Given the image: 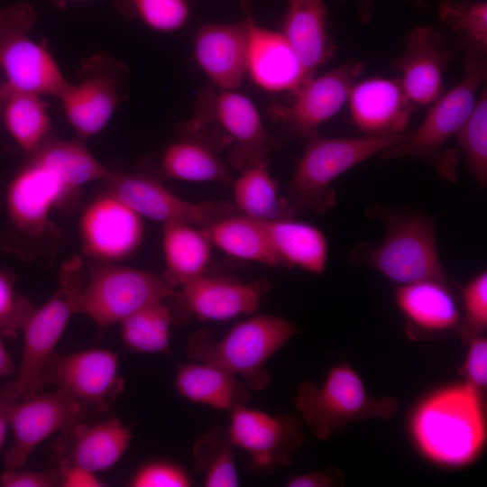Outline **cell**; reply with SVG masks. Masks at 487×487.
<instances>
[{"label": "cell", "mask_w": 487, "mask_h": 487, "mask_svg": "<svg viewBox=\"0 0 487 487\" xmlns=\"http://www.w3.org/2000/svg\"><path fill=\"white\" fill-rule=\"evenodd\" d=\"M407 432L427 463L452 470L472 465L487 442L483 392L464 380L426 392L409 412Z\"/></svg>", "instance_id": "1"}, {"label": "cell", "mask_w": 487, "mask_h": 487, "mask_svg": "<svg viewBox=\"0 0 487 487\" xmlns=\"http://www.w3.org/2000/svg\"><path fill=\"white\" fill-rule=\"evenodd\" d=\"M369 216L383 222L384 238L375 246L359 244L352 251L353 264L373 268L400 285L423 280L449 281L440 260L435 220L409 209L373 206Z\"/></svg>", "instance_id": "2"}, {"label": "cell", "mask_w": 487, "mask_h": 487, "mask_svg": "<svg viewBox=\"0 0 487 487\" xmlns=\"http://www.w3.org/2000/svg\"><path fill=\"white\" fill-rule=\"evenodd\" d=\"M181 136L197 138L225 151L229 165L240 170L267 160L277 145L254 103L236 89L207 87L198 93L190 118L179 126Z\"/></svg>", "instance_id": "3"}, {"label": "cell", "mask_w": 487, "mask_h": 487, "mask_svg": "<svg viewBox=\"0 0 487 487\" xmlns=\"http://www.w3.org/2000/svg\"><path fill=\"white\" fill-rule=\"evenodd\" d=\"M299 329L289 320L273 315L259 314L235 324L218 341L207 330H198L188 339L189 359L224 369L241 379L249 390L261 391L271 378L266 363Z\"/></svg>", "instance_id": "4"}, {"label": "cell", "mask_w": 487, "mask_h": 487, "mask_svg": "<svg viewBox=\"0 0 487 487\" xmlns=\"http://www.w3.org/2000/svg\"><path fill=\"white\" fill-rule=\"evenodd\" d=\"M464 76L433 103L419 126L399 143L379 155L384 160L421 159L447 179H455L454 161L446 159L443 150L471 114L478 91L486 83V50L464 41Z\"/></svg>", "instance_id": "5"}, {"label": "cell", "mask_w": 487, "mask_h": 487, "mask_svg": "<svg viewBox=\"0 0 487 487\" xmlns=\"http://www.w3.org/2000/svg\"><path fill=\"white\" fill-rule=\"evenodd\" d=\"M407 133L388 136L362 135L306 140V145L289 182L286 198L295 210L318 215L336 202L333 182L353 167L401 142Z\"/></svg>", "instance_id": "6"}, {"label": "cell", "mask_w": 487, "mask_h": 487, "mask_svg": "<svg viewBox=\"0 0 487 487\" xmlns=\"http://www.w3.org/2000/svg\"><path fill=\"white\" fill-rule=\"evenodd\" d=\"M87 277L83 261L76 255L64 262L59 272V288L40 308H34L22 332L23 347L14 378L3 387L12 400L32 397L43 386L42 372L53 356L70 317L78 313L82 286Z\"/></svg>", "instance_id": "7"}, {"label": "cell", "mask_w": 487, "mask_h": 487, "mask_svg": "<svg viewBox=\"0 0 487 487\" xmlns=\"http://www.w3.org/2000/svg\"><path fill=\"white\" fill-rule=\"evenodd\" d=\"M295 407L316 437L326 440L353 422L387 419L398 410L392 397L372 396L359 373L346 363L332 366L321 386L303 381Z\"/></svg>", "instance_id": "8"}, {"label": "cell", "mask_w": 487, "mask_h": 487, "mask_svg": "<svg viewBox=\"0 0 487 487\" xmlns=\"http://www.w3.org/2000/svg\"><path fill=\"white\" fill-rule=\"evenodd\" d=\"M37 19L27 2L0 7V70L5 86L58 98L69 81L45 42L32 31Z\"/></svg>", "instance_id": "9"}, {"label": "cell", "mask_w": 487, "mask_h": 487, "mask_svg": "<svg viewBox=\"0 0 487 487\" xmlns=\"http://www.w3.org/2000/svg\"><path fill=\"white\" fill-rule=\"evenodd\" d=\"M174 289L164 274L97 262L87 271L78 313L106 328L148 304L168 299Z\"/></svg>", "instance_id": "10"}, {"label": "cell", "mask_w": 487, "mask_h": 487, "mask_svg": "<svg viewBox=\"0 0 487 487\" xmlns=\"http://www.w3.org/2000/svg\"><path fill=\"white\" fill-rule=\"evenodd\" d=\"M126 68L113 57L98 53L85 60L78 79L68 83L58 99L79 140L100 133L124 97Z\"/></svg>", "instance_id": "11"}, {"label": "cell", "mask_w": 487, "mask_h": 487, "mask_svg": "<svg viewBox=\"0 0 487 487\" xmlns=\"http://www.w3.org/2000/svg\"><path fill=\"white\" fill-rule=\"evenodd\" d=\"M41 381L68 394L87 416L106 412L124 389L118 357L106 349L53 354L42 372Z\"/></svg>", "instance_id": "12"}, {"label": "cell", "mask_w": 487, "mask_h": 487, "mask_svg": "<svg viewBox=\"0 0 487 487\" xmlns=\"http://www.w3.org/2000/svg\"><path fill=\"white\" fill-rule=\"evenodd\" d=\"M229 415L231 440L234 447L247 454L249 472L271 474L291 464L303 442L300 424L294 416L270 415L244 405Z\"/></svg>", "instance_id": "13"}, {"label": "cell", "mask_w": 487, "mask_h": 487, "mask_svg": "<svg viewBox=\"0 0 487 487\" xmlns=\"http://www.w3.org/2000/svg\"><path fill=\"white\" fill-rule=\"evenodd\" d=\"M104 179L106 191L142 218L162 225L185 223L206 226L223 216L238 213L230 204L184 199L159 180L144 174L107 171Z\"/></svg>", "instance_id": "14"}, {"label": "cell", "mask_w": 487, "mask_h": 487, "mask_svg": "<svg viewBox=\"0 0 487 487\" xmlns=\"http://www.w3.org/2000/svg\"><path fill=\"white\" fill-rule=\"evenodd\" d=\"M363 70V62L351 61L315 75L290 93L287 104L271 107L270 115L289 134L306 141L342 109Z\"/></svg>", "instance_id": "15"}, {"label": "cell", "mask_w": 487, "mask_h": 487, "mask_svg": "<svg viewBox=\"0 0 487 487\" xmlns=\"http://www.w3.org/2000/svg\"><path fill=\"white\" fill-rule=\"evenodd\" d=\"M270 289L264 281L244 282L205 273L173 292L170 305L173 323L198 320L225 321L253 313Z\"/></svg>", "instance_id": "16"}, {"label": "cell", "mask_w": 487, "mask_h": 487, "mask_svg": "<svg viewBox=\"0 0 487 487\" xmlns=\"http://www.w3.org/2000/svg\"><path fill=\"white\" fill-rule=\"evenodd\" d=\"M86 417L83 408L58 389L14 400L10 414L14 437L5 454V467L23 468L31 454L47 437L63 432Z\"/></svg>", "instance_id": "17"}, {"label": "cell", "mask_w": 487, "mask_h": 487, "mask_svg": "<svg viewBox=\"0 0 487 487\" xmlns=\"http://www.w3.org/2000/svg\"><path fill=\"white\" fill-rule=\"evenodd\" d=\"M79 232L82 252L101 262H115L132 256L144 238L142 217L106 191L84 209Z\"/></svg>", "instance_id": "18"}, {"label": "cell", "mask_w": 487, "mask_h": 487, "mask_svg": "<svg viewBox=\"0 0 487 487\" xmlns=\"http://www.w3.org/2000/svg\"><path fill=\"white\" fill-rule=\"evenodd\" d=\"M454 54L446 37L434 27L417 26L407 33L392 66L414 105H430L442 94L444 75Z\"/></svg>", "instance_id": "19"}, {"label": "cell", "mask_w": 487, "mask_h": 487, "mask_svg": "<svg viewBox=\"0 0 487 487\" xmlns=\"http://www.w3.org/2000/svg\"><path fill=\"white\" fill-rule=\"evenodd\" d=\"M78 190L69 188L48 168L30 156L10 180L5 204L12 225L27 236H39L51 209L62 207Z\"/></svg>", "instance_id": "20"}, {"label": "cell", "mask_w": 487, "mask_h": 487, "mask_svg": "<svg viewBox=\"0 0 487 487\" xmlns=\"http://www.w3.org/2000/svg\"><path fill=\"white\" fill-rule=\"evenodd\" d=\"M133 435L123 422L111 417L75 423L53 444L58 466L78 465L94 473L113 467L129 448Z\"/></svg>", "instance_id": "21"}, {"label": "cell", "mask_w": 487, "mask_h": 487, "mask_svg": "<svg viewBox=\"0 0 487 487\" xmlns=\"http://www.w3.org/2000/svg\"><path fill=\"white\" fill-rule=\"evenodd\" d=\"M243 6L248 30L246 75L265 91L294 92L308 80L296 53L280 31L260 25Z\"/></svg>", "instance_id": "22"}, {"label": "cell", "mask_w": 487, "mask_h": 487, "mask_svg": "<svg viewBox=\"0 0 487 487\" xmlns=\"http://www.w3.org/2000/svg\"><path fill=\"white\" fill-rule=\"evenodd\" d=\"M347 103L356 128L371 136L405 133L414 106L399 78L379 77L356 81Z\"/></svg>", "instance_id": "23"}, {"label": "cell", "mask_w": 487, "mask_h": 487, "mask_svg": "<svg viewBox=\"0 0 487 487\" xmlns=\"http://www.w3.org/2000/svg\"><path fill=\"white\" fill-rule=\"evenodd\" d=\"M247 43L245 18L231 23H206L195 33L193 54L215 87L236 89L246 75Z\"/></svg>", "instance_id": "24"}, {"label": "cell", "mask_w": 487, "mask_h": 487, "mask_svg": "<svg viewBox=\"0 0 487 487\" xmlns=\"http://www.w3.org/2000/svg\"><path fill=\"white\" fill-rule=\"evenodd\" d=\"M394 301L412 336H440L459 325L461 312L449 281L402 284L395 291Z\"/></svg>", "instance_id": "25"}, {"label": "cell", "mask_w": 487, "mask_h": 487, "mask_svg": "<svg viewBox=\"0 0 487 487\" xmlns=\"http://www.w3.org/2000/svg\"><path fill=\"white\" fill-rule=\"evenodd\" d=\"M281 33L296 53L307 79L334 55L323 0H287Z\"/></svg>", "instance_id": "26"}, {"label": "cell", "mask_w": 487, "mask_h": 487, "mask_svg": "<svg viewBox=\"0 0 487 487\" xmlns=\"http://www.w3.org/2000/svg\"><path fill=\"white\" fill-rule=\"evenodd\" d=\"M278 266L322 274L328 259V242L317 226L293 217L264 222Z\"/></svg>", "instance_id": "27"}, {"label": "cell", "mask_w": 487, "mask_h": 487, "mask_svg": "<svg viewBox=\"0 0 487 487\" xmlns=\"http://www.w3.org/2000/svg\"><path fill=\"white\" fill-rule=\"evenodd\" d=\"M175 385L180 396L197 404L232 412L249 400L247 386L234 374L208 363L178 368Z\"/></svg>", "instance_id": "28"}, {"label": "cell", "mask_w": 487, "mask_h": 487, "mask_svg": "<svg viewBox=\"0 0 487 487\" xmlns=\"http://www.w3.org/2000/svg\"><path fill=\"white\" fill-rule=\"evenodd\" d=\"M238 172L230 185L233 206L239 214L262 222L293 217L296 211L286 197L280 195L267 160L248 164Z\"/></svg>", "instance_id": "29"}, {"label": "cell", "mask_w": 487, "mask_h": 487, "mask_svg": "<svg viewBox=\"0 0 487 487\" xmlns=\"http://www.w3.org/2000/svg\"><path fill=\"white\" fill-rule=\"evenodd\" d=\"M163 273L174 288L205 274L211 258V241L204 227L185 223L162 225Z\"/></svg>", "instance_id": "30"}, {"label": "cell", "mask_w": 487, "mask_h": 487, "mask_svg": "<svg viewBox=\"0 0 487 487\" xmlns=\"http://www.w3.org/2000/svg\"><path fill=\"white\" fill-rule=\"evenodd\" d=\"M204 229L212 245L228 256L278 266L264 222L234 213L215 220Z\"/></svg>", "instance_id": "31"}, {"label": "cell", "mask_w": 487, "mask_h": 487, "mask_svg": "<svg viewBox=\"0 0 487 487\" xmlns=\"http://www.w3.org/2000/svg\"><path fill=\"white\" fill-rule=\"evenodd\" d=\"M44 97L0 85V111L5 128L20 148L29 154L51 135V118Z\"/></svg>", "instance_id": "32"}, {"label": "cell", "mask_w": 487, "mask_h": 487, "mask_svg": "<svg viewBox=\"0 0 487 487\" xmlns=\"http://www.w3.org/2000/svg\"><path fill=\"white\" fill-rule=\"evenodd\" d=\"M161 166L168 178L189 182L230 184L227 166L209 144L189 136L170 143L161 155Z\"/></svg>", "instance_id": "33"}, {"label": "cell", "mask_w": 487, "mask_h": 487, "mask_svg": "<svg viewBox=\"0 0 487 487\" xmlns=\"http://www.w3.org/2000/svg\"><path fill=\"white\" fill-rule=\"evenodd\" d=\"M30 156L74 190L93 180L104 179L107 173L83 141L78 138L62 140L50 135Z\"/></svg>", "instance_id": "34"}, {"label": "cell", "mask_w": 487, "mask_h": 487, "mask_svg": "<svg viewBox=\"0 0 487 487\" xmlns=\"http://www.w3.org/2000/svg\"><path fill=\"white\" fill-rule=\"evenodd\" d=\"M165 300L148 304L120 322L126 347L138 353L169 354L173 317Z\"/></svg>", "instance_id": "35"}, {"label": "cell", "mask_w": 487, "mask_h": 487, "mask_svg": "<svg viewBox=\"0 0 487 487\" xmlns=\"http://www.w3.org/2000/svg\"><path fill=\"white\" fill-rule=\"evenodd\" d=\"M234 447L227 427H213L196 440L193 464L202 475L204 486H238Z\"/></svg>", "instance_id": "36"}, {"label": "cell", "mask_w": 487, "mask_h": 487, "mask_svg": "<svg viewBox=\"0 0 487 487\" xmlns=\"http://www.w3.org/2000/svg\"><path fill=\"white\" fill-rule=\"evenodd\" d=\"M469 173L480 186L487 184V88L478 93L474 106L455 133Z\"/></svg>", "instance_id": "37"}, {"label": "cell", "mask_w": 487, "mask_h": 487, "mask_svg": "<svg viewBox=\"0 0 487 487\" xmlns=\"http://www.w3.org/2000/svg\"><path fill=\"white\" fill-rule=\"evenodd\" d=\"M113 3L120 13L161 33L180 30L190 14L188 0H113Z\"/></svg>", "instance_id": "38"}, {"label": "cell", "mask_w": 487, "mask_h": 487, "mask_svg": "<svg viewBox=\"0 0 487 487\" xmlns=\"http://www.w3.org/2000/svg\"><path fill=\"white\" fill-rule=\"evenodd\" d=\"M439 17L455 32H464V40L487 49V4L446 1L439 5Z\"/></svg>", "instance_id": "39"}, {"label": "cell", "mask_w": 487, "mask_h": 487, "mask_svg": "<svg viewBox=\"0 0 487 487\" xmlns=\"http://www.w3.org/2000/svg\"><path fill=\"white\" fill-rule=\"evenodd\" d=\"M462 308L457 331L465 342L487 328V272L475 274L461 288Z\"/></svg>", "instance_id": "40"}, {"label": "cell", "mask_w": 487, "mask_h": 487, "mask_svg": "<svg viewBox=\"0 0 487 487\" xmlns=\"http://www.w3.org/2000/svg\"><path fill=\"white\" fill-rule=\"evenodd\" d=\"M35 308L14 287V279L5 270H0V334L15 335Z\"/></svg>", "instance_id": "41"}, {"label": "cell", "mask_w": 487, "mask_h": 487, "mask_svg": "<svg viewBox=\"0 0 487 487\" xmlns=\"http://www.w3.org/2000/svg\"><path fill=\"white\" fill-rule=\"evenodd\" d=\"M131 487H188L187 471L176 463L155 460L141 465L128 482Z\"/></svg>", "instance_id": "42"}, {"label": "cell", "mask_w": 487, "mask_h": 487, "mask_svg": "<svg viewBox=\"0 0 487 487\" xmlns=\"http://www.w3.org/2000/svg\"><path fill=\"white\" fill-rule=\"evenodd\" d=\"M466 353L459 371L464 381L483 392L487 386V339L483 335L465 341Z\"/></svg>", "instance_id": "43"}, {"label": "cell", "mask_w": 487, "mask_h": 487, "mask_svg": "<svg viewBox=\"0 0 487 487\" xmlns=\"http://www.w3.org/2000/svg\"><path fill=\"white\" fill-rule=\"evenodd\" d=\"M6 468L0 475L2 487H55L60 486L58 468L43 471H27Z\"/></svg>", "instance_id": "44"}, {"label": "cell", "mask_w": 487, "mask_h": 487, "mask_svg": "<svg viewBox=\"0 0 487 487\" xmlns=\"http://www.w3.org/2000/svg\"><path fill=\"white\" fill-rule=\"evenodd\" d=\"M343 483V475L335 468L311 471L291 476L287 487H331Z\"/></svg>", "instance_id": "45"}, {"label": "cell", "mask_w": 487, "mask_h": 487, "mask_svg": "<svg viewBox=\"0 0 487 487\" xmlns=\"http://www.w3.org/2000/svg\"><path fill=\"white\" fill-rule=\"evenodd\" d=\"M60 486L63 487H102L106 483L96 473L78 465L58 466Z\"/></svg>", "instance_id": "46"}, {"label": "cell", "mask_w": 487, "mask_h": 487, "mask_svg": "<svg viewBox=\"0 0 487 487\" xmlns=\"http://www.w3.org/2000/svg\"><path fill=\"white\" fill-rule=\"evenodd\" d=\"M14 400L9 398L3 390H0V449L2 448L8 427H10V414Z\"/></svg>", "instance_id": "47"}, {"label": "cell", "mask_w": 487, "mask_h": 487, "mask_svg": "<svg viewBox=\"0 0 487 487\" xmlns=\"http://www.w3.org/2000/svg\"><path fill=\"white\" fill-rule=\"evenodd\" d=\"M0 334V378L15 374L16 368L14 363L7 352Z\"/></svg>", "instance_id": "48"}, {"label": "cell", "mask_w": 487, "mask_h": 487, "mask_svg": "<svg viewBox=\"0 0 487 487\" xmlns=\"http://www.w3.org/2000/svg\"><path fill=\"white\" fill-rule=\"evenodd\" d=\"M361 9V17L363 21L367 22L371 17L372 10L370 8L372 3L370 0H358ZM416 4H419L420 0H411Z\"/></svg>", "instance_id": "49"}, {"label": "cell", "mask_w": 487, "mask_h": 487, "mask_svg": "<svg viewBox=\"0 0 487 487\" xmlns=\"http://www.w3.org/2000/svg\"><path fill=\"white\" fill-rule=\"evenodd\" d=\"M53 1L61 6L63 4H65L67 1H69V0H53Z\"/></svg>", "instance_id": "50"}, {"label": "cell", "mask_w": 487, "mask_h": 487, "mask_svg": "<svg viewBox=\"0 0 487 487\" xmlns=\"http://www.w3.org/2000/svg\"><path fill=\"white\" fill-rule=\"evenodd\" d=\"M240 1L242 2V4L244 3V0H240Z\"/></svg>", "instance_id": "51"}, {"label": "cell", "mask_w": 487, "mask_h": 487, "mask_svg": "<svg viewBox=\"0 0 487 487\" xmlns=\"http://www.w3.org/2000/svg\"><path fill=\"white\" fill-rule=\"evenodd\" d=\"M0 108H1V99H0Z\"/></svg>", "instance_id": "52"}]
</instances>
